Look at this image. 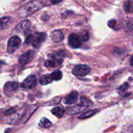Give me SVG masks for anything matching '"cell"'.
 Masks as SVG:
<instances>
[{
    "label": "cell",
    "instance_id": "obj_1",
    "mask_svg": "<svg viewBox=\"0 0 133 133\" xmlns=\"http://www.w3.org/2000/svg\"><path fill=\"white\" fill-rule=\"evenodd\" d=\"M42 7L40 3L38 1H30L22 5L19 9L18 14L21 17H27L36 12Z\"/></svg>",
    "mask_w": 133,
    "mask_h": 133
},
{
    "label": "cell",
    "instance_id": "obj_2",
    "mask_svg": "<svg viewBox=\"0 0 133 133\" xmlns=\"http://www.w3.org/2000/svg\"><path fill=\"white\" fill-rule=\"evenodd\" d=\"M92 105H93L92 102L88 99L82 97L79 99L78 103L75 104L72 106L68 107L66 110L68 114H75L83 111L86 109L92 106Z\"/></svg>",
    "mask_w": 133,
    "mask_h": 133
},
{
    "label": "cell",
    "instance_id": "obj_3",
    "mask_svg": "<svg viewBox=\"0 0 133 133\" xmlns=\"http://www.w3.org/2000/svg\"><path fill=\"white\" fill-rule=\"evenodd\" d=\"M46 38V34L43 32H36L34 35H29L25 40L27 44H32L34 48H39Z\"/></svg>",
    "mask_w": 133,
    "mask_h": 133
},
{
    "label": "cell",
    "instance_id": "obj_4",
    "mask_svg": "<svg viewBox=\"0 0 133 133\" xmlns=\"http://www.w3.org/2000/svg\"><path fill=\"white\" fill-rule=\"evenodd\" d=\"M51 60H48L45 61V66L47 67H56L57 64H61L62 62V58H63V55L62 52H57L54 54L51 55Z\"/></svg>",
    "mask_w": 133,
    "mask_h": 133
},
{
    "label": "cell",
    "instance_id": "obj_5",
    "mask_svg": "<svg viewBox=\"0 0 133 133\" xmlns=\"http://www.w3.org/2000/svg\"><path fill=\"white\" fill-rule=\"evenodd\" d=\"M21 39L19 38L18 36H12L10 39H9V42H8V45H7V52L9 53H13L16 51V49L20 45Z\"/></svg>",
    "mask_w": 133,
    "mask_h": 133
},
{
    "label": "cell",
    "instance_id": "obj_6",
    "mask_svg": "<svg viewBox=\"0 0 133 133\" xmlns=\"http://www.w3.org/2000/svg\"><path fill=\"white\" fill-rule=\"evenodd\" d=\"M91 68L87 65H78L73 69L72 73L77 77H83L87 75L90 72Z\"/></svg>",
    "mask_w": 133,
    "mask_h": 133
},
{
    "label": "cell",
    "instance_id": "obj_7",
    "mask_svg": "<svg viewBox=\"0 0 133 133\" xmlns=\"http://www.w3.org/2000/svg\"><path fill=\"white\" fill-rule=\"evenodd\" d=\"M69 45L73 49L79 48L81 45V40L79 35L75 33H71L68 38Z\"/></svg>",
    "mask_w": 133,
    "mask_h": 133
},
{
    "label": "cell",
    "instance_id": "obj_8",
    "mask_svg": "<svg viewBox=\"0 0 133 133\" xmlns=\"http://www.w3.org/2000/svg\"><path fill=\"white\" fill-rule=\"evenodd\" d=\"M37 84L36 77L35 75H30L27 77L22 83V87L27 89H32L35 88Z\"/></svg>",
    "mask_w": 133,
    "mask_h": 133
},
{
    "label": "cell",
    "instance_id": "obj_9",
    "mask_svg": "<svg viewBox=\"0 0 133 133\" xmlns=\"http://www.w3.org/2000/svg\"><path fill=\"white\" fill-rule=\"evenodd\" d=\"M35 52L34 51H29L24 54L22 55L19 58V62L22 65H25L31 62L35 57Z\"/></svg>",
    "mask_w": 133,
    "mask_h": 133
},
{
    "label": "cell",
    "instance_id": "obj_10",
    "mask_svg": "<svg viewBox=\"0 0 133 133\" xmlns=\"http://www.w3.org/2000/svg\"><path fill=\"white\" fill-rule=\"evenodd\" d=\"M31 27V22L27 19L22 21L16 27V31L19 32H25Z\"/></svg>",
    "mask_w": 133,
    "mask_h": 133
},
{
    "label": "cell",
    "instance_id": "obj_11",
    "mask_svg": "<svg viewBox=\"0 0 133 133\" xmlns=\"http://www.w3.org/2000/svg\"><path fill=\"white\" fill-rule=\"evenodd\" d=\"M78 98V93L77 92H71L68 96H66L64 99V103L66 105H72V104H75L77 101Z\"/></svg>",
    "mask_w": 133,
    "mask_h": 133
},
{
    "label": "cell",
    "instance_id": "obj_12",
    "mask_svg": "<svg viewBox=\"0 0 133 133\" xmlns=\"http://www.w3.org/2000/svg\"><path fill=\"white\" fill-rule=\"evenodd\" d=\"M51 38L54 43H59L64 39V34L61 30H55L51 33Z\"/></svg>",
    "mask_w": 133,
    "mask_h": 133
},
{
    "label": "cell",
    "instance_id": "obj_13",
    "mask_svg": "<svg viewBox=\"0 0 133 133\" xmlns=\"http://www.w3.org/2000/svg\"><path fill=\"white\" fill-rule=\"evenodd\" d=\"M11 21L12 18L10 17L5 16L0 18V29L3 30L7 28Z\"/></svg>",
    "mask_w": 133,
    "mask_h": 133
},
{
    "label": "cell",
    "instance_id": "obj_14",
    "mask_svg": "<svg viewBox=\"0 0 133 133\" xmlns=\"http://www.w3.org/2000/svg\"><path fill=\"white\" fill-rule=\"evenodd\" d=\"M65 112H66V110L62 107H56L51 110L52 114L58 118H62Z\"/></svg>",
    "mask_w": 133,
    "mask_h": 133
},
{
    "label": "cell",
    "instance_id": "obj_15",
    "mask_svg": "<svg viewBox=\"0 0 133 133\" xmlns=\"http://www.w3.org/2000/svg\"><path fill=\"white\" fill-rule=\"evenodd\" d=\"M129 90V85L127 83H125L124 84L119 87V88L118 89V92L121 96H125L128 95Z\"/></svg>",
    "mask_w": 133,
    "mask_h": 133
},
{
    "label": "cell",
    "instance_id": "obj_16",
    "mask_svg": "<svg viewBox=\"0 0 133 133\" xmlns=\"http://www.w3.org/2000/svg\"><path fill=\"white\" fill-rule=\"evenodd\" d=\"M39 81H40V84L42 85H46L51 83L52 79L49 74H46V75H44L40 77Z\"/></svg>",
    "mask_w": 133,
    "mask_h": 133
},
{
    "label": "cell",
    "instance_id": "obj_17",
    "mask_svg": "<svg viewBox=\"0 0 133 133\" xmlns=\"http://www.w3.org/2000/svg\"><path fill=\"white\" fill-rule=\"evenodd\" d=\"M39 125L41 127L44 129H48L52 125V123L48 119H47L46 118H42L40 121V123H39Z\"/></svg>",
    "mask_w": 133,
    "mask_h": 133
},
{
    "label": "cell",
    "instance_id": "obj_18",
    "mask_svg": "<svg viewBox=\"0 0 133 133\" xmlns=\"http://www.w3.org/2000/svg\"><path fill=\"white\" fill-rule=\"evenodd\" d=\"M97 111H98V110H97V109H94V110H89V111H87V112L84 113V114H81L79 116H78V118H79V119H86V118H88L94 115Z\"/></svg>",
    "mask_w": 133,
    "mask_h": 133
},
{
    "label": "cell",
    "instance_id": "obj_19",
    "mask_svg": "<svg viewBox=\"0 0 133 133\" xmlns=\"http://www.w3.org/2000/svg\"><path fill=\"white\" fill-rule=\"evenodd\" d=\"M51 77L52 81H59L62 79V73L60 70H57L51 74Z\"/></svg>",
    "mask_w": 133,
    "mask_h": 133
},
{
    "label": "cell",
    "instance_id": "obj_20",
    "mask_svg": "<svg viewBox=\"0 0 133 133\" xmlns=\"http://www.w3.org/2000/svg\"><path fill=\"white\" fill-rule=\"evenodd\" d=\"M124 9L127 12L131 13L132 12L133 2L132 0H128L124 3Z\"/></svg>",
    "mask_w": 133,
    "mask_h": 133
},
{
    "label": "cell",
    "instance_id": "obj_21",
    "mask_svg": "<svg viewBox=\"0 0 133 133\" xmlns=\"http://www.w3.org/2000/svg\"><path fill=\"white\" fill-rule=\"evenodd\" d=\"M79 37H80L81 40H83L84 42L88 41V38H89L88 32L87 31H83L82 32H81V36H79Z\"/></svg>",
    "mask_w": 133,
    "mask_h": 133
},
{
    "label": "cell",
    "instance_id": "obj_22",
    "mask_svg": "<svg viewBox=\"0 0 133 133\" xmlns=\"http://www.w3.org/2000/svg\"><path fill=\"white\" fill-rule=\"evenodd\" d=\"M116 23V21L115 19H110L108 22V25L110 27H114L115 26Z\"/></svg>",
    "mask_w": 133,
    "mask_h": 133
},
{
    "label": "cell",
    "instance_id": "obj_23",
    "mask_svg": "<svg viewBox=\"0 0 133 133\" xmlns=\"http://www.w3.org/2000/svg\"><path fill=\"white\" fill-rule=\"evenodd\" d=\"M50 1L53 4H58L59 3L62 2V0H50Z\"/></svg>",
    "mask_w": 133,
    "mask_h": 133
},
{
    "label": "cell",
    "instance_id": "obj_24",
    "mask_svg": "<svg viewBox=\"0 0 133 133\" xmlns=\"http://www.w3.org/2000/svg\"><path fill=\"white\" fill-rule=\"evenodd\" d=\"M4 64H5V62H3L2 61H0V70H1V68H2V66H3Z\"/></svg>",
    "mask_w": 133,
    "mask_h": 133
},
{
    "label": "cell",
    "instance_id": "obj_25",
    "mask_svg": "<svg viewBox=\"0 0 133 133\" xmlns=\"http://www.w3.org/2000/svg\"><path fill=\"white\" fill-rule=\"evenodd\" d=\"M131 65H132V57H131Z\"/></svg>",
    "mask_w": 133,
    "mask_h": 133
},
{
    "label": "cell",
    "instance_id": "obj_26",
    "mask_svg": "<svg viewBox=\"0 0 133 133\" xmlns=\"http://www.w3.org/2000/svg\"><path fill=\"white\" fill-rule=\"evenodd\" d=\"M5 133H10V132H9V130H7V131H5Z\"/></svg>",
    "mask_w": 133,
    "mask_h": 133
}]
</instances>
